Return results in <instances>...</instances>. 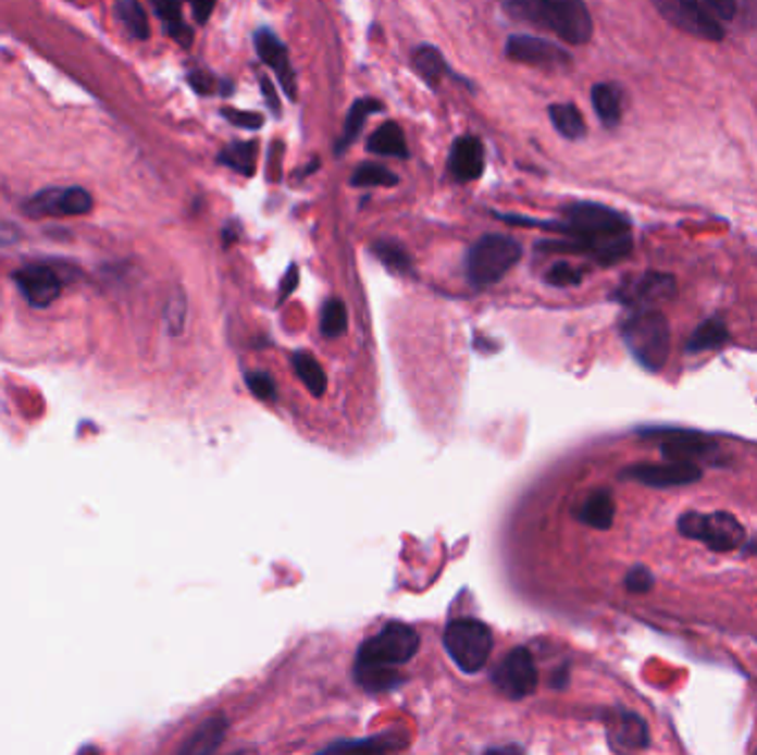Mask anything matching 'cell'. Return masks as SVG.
<instances>
[{"instance_id": "1", "label": "cell", "mask_w": 757, "mask_h": 755, "mask_svg": "<svg viewBox=\"0 0 757 755\" xmlns=\"http://www.w3.org/2000/svg\"><path fill=\"white\" fill-rule=\"evenodd\" d=\"M562 215L564 222L556 224V228L570 239L543 246L564 250V253L587 256L603 267L622 262L634 248L631 220L616 209L596 202H572L562 209Z\"/></svg>"}, {"instance_id": "2", "label": "cell", "mask_w": 757, "mask_h": 755, "mask_svg": "<svg viewBox=\"0 0 757 755\" xmlns=\"http://www.w3.org/2000/svg\"><path fill=\"white\" fill-rule=\"evenodd\" d=\"M500 8L517 23L551 32L570 45H587L594 34L585 0H500Z\"/></svg>"}, {"instance_id": "3", "label": "cell", "mask_w": 757, "mask_h": 755, "mask_svg": "<svg viewBox=\"0 0 757 755\" xmlns=\"http://www.w3.org/2000/svg\"><path fill=\"white\" fill-rule=\"evenodd\" d=\"M622 339L629 352L649 372H658L669 357V324L656 308L631 314L622 324Z\"/></svg>"}, {"instance_id": "4", "label": "cell", "mask_w": 757, "mask_h": 755, "mask_svg": "<svg viewBox=\"0 0 757 755\" xmlns=\"http://www.w3.org/2000/svg\"><path fill=\"white\" fill-rule=\"evenodd\" d=\"M523 256L521 244L510 235H483L468 250L466 271L468 280L476 288L492 286L508 275Z\"/></svg>"}, {"instance_id": "5", "label": "cell", "mask_w": 757, "mask_h": 755, "mask_svg": "<svg viewBox=\"0 0 757 755\" xmlns=\"http://www.w3.org/2000/svg\"><path fill=\"white\" fill-rule=\"evenodd\" d=\"M444 645L455 665L466 673H476L485 667L492 654V632L489 627L474 618H459L446 627Z\"/></svg>"}, {"instance_id": "6", "label": "cell", "mask_w": 757, "mask_h": 755, "mask_svg": "<svg viewBox=\"0 0 757 755\" xmlns=\"http://www.w3.org/2000/svg\"><path fill=\"white\" fill-rule=\"evenodd\" d=\"M419 649L417 629L406 622H390L365 641L357 654V667H397L408 663Z\"/></svg>"}, {"instance_id": "7", "label": "cell", "mask_w": 757, "mask_h": 755, "mask_svg": "<svg viewBox=\"0 0 757 755\" xmlns=\"http://www.w3.org/2000/svg\"><path fill=\"white\" fill-rule=\"evenodd\" d=\"M678 530L686 539L703 541L713 552H733L744 543L742 523L727 512H686L680 517Z\"/></svg>"}, {"instance_id": "8", "label": "cell", "mask_w": 757, "mask_h": 755, "mask_svg": "<svg viewBox=\"0 0 757 755\" xmlns=\"http://www.w3.org/2000/svg\"><path fill=\"white\" fill-rule=\"evenodd\" d=\"M654 5L667 23H671L684 34L713 42L724 38L722 21L703 3V0H654Z\"/></svg>"}, {"instance_id": "9", "label": "cell", "mask_w": 757, "mask_h": 755, "mask_svg": "<svg viewBox=\"0 0 757 755\" xmlns=\"http://www.w3.org/2000/svg\"><path fill=\"white\" fill-rule=\"evenodd\" d=\"M91 209L94 198L83 186H49L23 205L29 218H78Z\"/></svg>"}, {"instance_id": "10", "label": "cell", "mask_w": 757, "mask_h": 755, "mask_svg": "<svg viewBox=\"0 0 757 755\" xmlns=\"http://www.w3.org/2000/svg\"><path fill=\"white\" fill-rule=\"evenodd\" d=\"M675 277L669 273H654L647 271L643 275H634L620 284L616 290V299L634 310L656 308L665 301H669L675 295Z\"/></svg>"}, {"instance_id": "11", "label": "cell", "mask_w": 757, "mask_h": 755, "mask_svg": "<svg viewBox=\"0 0 757 755\" xmlns=\"http://www.w3.org/2000/svg\"><path fill=\"white\" fill-rule=\"evenodd\" d=\"M492 678L502 694L508 698H514V701H521V698H528L530 694H534V689L538 684L534 658L525 647H517L508 656H505L498 663Z\"/></svg>"}, {"instance_id": "12", "label": "cell", "mask_w": 757, "mask_h": 755, "mask_svg": "<svg viewBox=\"0 0 757 755\" xmlns=\"http://www.w3.org/2000/svg\"><path fill=\"white\" fill-rule=\"evenodd\" d=\"M622 479L638 481L649 487H680V485H691L698 483L703 479V470L693 461H669L667 463H638L626 468Z\"/></svg>"}, {"instance_id": "13", "label": "cell", "mask_w": 757, "mask_h": 755, "mask_svg": "<svg viewBox=\"0 0 757 755\" xmlns=\"http://www.w3.org/2000/svg\"><path fill=\"white\" fill-rule=\"evenodd\" d=\"M505 55L532 67H564L572 62V55L560 45L528 34L510 36V40L505 42Z\"/></svg>"}, {"instance_id": "14", "label": "cell", "mask_w": 757, "mask_h": 755, "mask_svg": "<svg viewBox=\"0 0 757 755\" xmlns=\"http://www.w3.org/2000/svg\"><path fill=\"white\" fill-rule=\"evenodd\" d=\"M14 284L32 308L51 306L65 288V282L51 264H29L18 269L14 273Z\"/></svg>"}, {"instance_id": "15", "label": "cell", "mask_w": 757, "mask_h": 755, "mask_svg": "<svg viewBox=\"0 0 757 755\" xmlns=\"http://www.w3.org/2000/svg\"><path fill=\"white\" fill-rule=\"evenodd\" d=\"M256 49L262 58L264 65L269 70H273V74L277 76L280 85L284 87V91L295 98L297 96V83H295V72L290 65V55L286 45L271 32V29H258L256 32Z\"/></svg>"}, {"instance_id": "16", "label": "cell", "mask_w": 757, "mask_h": 755, "mask_svg": "<svg viewBox=\"0 0 757 755\" xmlns=\"http://www.w3.org/2000/svg\"><path fill=\"white\" fill-rule=\"evenodd\" d=\"M448 169L455 180L459 182H472L483 175L485 169V149L483 143L476 136H461L455 140Z\"/></svg>"}, {"instance_id": "17", "label": "cell", "mask_w": 757, "mask_h": 755, "mask_svg": "<svg viewBox=\"0 0 757 755\" xmlns=\"http://www.w3.org/2000/svg\"><path fill=\"white\" fill-rule=\"evenodd\" d=\"M660 450L669 461H696L713 457V453H718V444L711 442V438H705L703 434L669 432Z\"/></svg>"}, {"instance_id": "18", "label": "cell", "mask_w": 757, "mask_h": 755, "mask_svg": "<svg viewBox=\"0 0 757 755\" xmlns=\"http://www.w3.org/2000/svg\"><path fill=\"white\" fill-rule=\"evenodd\" d=\"M622 100L624 94L613 83H598L592 87V104L598 120L607 129H616L622 120Z\"/></svg>"}, {"instance_id": "19", "label": "cell", "mask_w": 757, "mask_h": 755, "mask_svg": "<svg viewBox=\"0 0 757 755\" xmlns=\"http://www.w3.org/2000/svg\"><path fill=\"white\" fill-rule=\"evenodd\" d=\"M182 3L184 0H151V5L162 21L166 34L182 47H191L194 42V29L184 23L182 16Z\"/></svg>"}, {"instance_id": "20", "label": "cell", "mask_w": 757, "mask_h": 755, "mask_svg": "<svg viewBox=\"0 0 757 755\" xmlns=\"http://www.w3.org/2000/svg\"><path fill=\"white\" fill-rule=\"evenodd\" d=\"M616 517V503L613 496L607 490H598L590 494L583 503V508L579 512V519L596 530H609Z\"/></svg>"}, {"instance_id": "21", "label": "cell", "mask_w": 757, "mask_h": 755, "mask_svg": "<svg viewBox=\"0 0 757 755\" xmlns=\"http://www.w3.org/2000/svg\"><path fill=\"white\" fill-rule=\"evenodd\" d=\"M368 151L386 158H408V143L404 129L397 122H386L384 127H378L370 136Z\"/></svg>"}, {"instance_id": "22", "label": "cell", "mask_w": 757, "mask_h": 755, "mask_svg": "<svg viewBox=\"0 0 757 755\" xmlns=\"http://www.w3.org/2000/svg\"><path fill=\"white\" fill-rule=\"evenodd\" d=\"M226 729H228V725H226L224 718H209L202 727L196 729V733L191 738L184 742V746L179 751L186 753V755L213 753L222 744V740L226 735Z\"/></svg>"}, {"instance_id": "23", "label": "cell", "mask_w": 757, "mask_h": 755, "mask_svg": "<svg viewBox=\"0 0 757 755\" xmlns=\"http://www.w3.org/2000/svg\"><path fill=\"white\" fill-rule=\"evenodd\" d=\"M549 120L554 129L567 140H581L587 134L585 117L581 109L572 102H558L549 107Z\"/></svg>"}, {"instance_id": "24", "label": "cell", "mask_w": 757, "mask_h": 755, "mask_svg": "<svg viewBox=\"0 0 757 755\" xmlns=\"http://www.w3.org/2000/svg\"><path fill=\"white\" fill-rule=\"evenodd\" d=\"M376 111H382V102L374 100V98H359V100L350 107V111H348V115H346V122H344V136H342V140H339V145H337V153L346 151V149L357 140V136L361 134L363 122H365L372 113H376Z\"/></svg>"}, {"instance_id": "25", "label": "cell", "mask_w": 757, "mask_h": 755, "mask_svg": "<svg viewBox=\"0 0 757 755\" xmlns=\"http://www.w3.org/2000/svg\"><path fill=\"white\" fill-rule=\"evenodd\" d=\"M412 62H414L419 76L432 87H436L450 72L448 62L444 60V55H440V51L436 47H430V45L417 47L412 53Z\"/></svg>"}, {"instance_id": "26", "label": "cell", "mask_w": 757, "mask_h": 755, "mask_svg": "<svg viewBox=\"0 0 757 755\" xmlns=\"http://www.w3.org/2000/svg\"><path fill=\"white\" fill-rule=\"evenodd\" d=\"M727 342H729L727 324L720 318H711V320L703 322L696 331H693L691 339L686 342V350L688 352H705V350L720 348Z\"/></svg>"}, {"instance_id": "27", "label": "cell", "mask_w": 757, "mask_h": 755, "mask_svg": "<svg viewBox=\"0 0 757 755\" xmlns=\"http://www.w3.org/2000/svg\"><path fill=\"white\" fill-rule=\"evenodd\" d=\"M293 366H295L297 376L306 384L310 395L322 397L326 393V374H324L320 361L314 359L310 352H303V350L295 352L293 355Z\"/></svg>"}, {"instance_id": "28", "label": "cell", "mask_w": 757, "mask_h": 755, "mask_svg": "<svg viewBox=\"0 0 757 755\" xmlns=\"http://www.w3.org/2000/svg\"><path fill=\"white\" fill-rule=\"evenodd\" d=\"M256 158H258V145L256 143H233L226 149L220 151L218 162L222 166H228L237 171L239 175L250 177L256 173Z\"/></svg>"}, {"instance_id": "29", "label": "cell", "mask_w": 757, "mask_h": 755, "mask_svg": "<svg viewBox=\"0 0 757 755\" xmlns=\"http://www.w3.org/2000/svg\"><path fill=\"white\" fill-rule=\"evenodd\" d=\"M117 14H120L124 29L129 32L134 38H138V40L149 38L151 29H149V21H147V14L140 5V0H120Z\"/></svg>"}, {"instance_id": "30", "label": "cell", "mask_w": 757, "mask_h": 755, "mask_svg": "<svg viewBox=\"0 0 757 755\" xmlns=\"http://www.w3.org/2000/svg\"><path fill=\"white\" fill-rule=\"evenodd\" d=\"M616 738L626 748H643L647 746V727L638 716L622 714L618 720Z\"/></svg>"}, {"instance_id": "31", "label": "cell", "mask_w": 757, "mask_h": 755, "mask_svg": "<svg viewBox=\"0 0 757 755\" xmlns=\"http://www.w3.org/2000/svg\"><path fill=\"white\" fill-rule=\"evenodd\" d=\"M348 329V312L344 301L328 299L322 310V335L328 339H337Z\"/></svg>"}, {"instance_id": "32", "label": "cell", "mask_w": 757, "mask_h": 755, "mask_svg": "<svg viewBox=\"0 0 757 755\" xmlns=\"http://www.w3.org/2000/svg\"><path fill=\"white\" fill-rule=\"evenodd\" d=\"M374 256L382 260L390 271H397V273H406L410 271V256L406 253V248L397 242H390V239H382V242H376L374 244Z\"/></svg>"}, {"instance_id": "33", "label": "cell", "mask_w": 757, "mask_h": 755, "mask_svg": "<svg viewBox=\"0 0 757 755\" xmlns=\"http://www.w3.org/2000/svg\"><path fill=\"white\" fill-rule=\"evenodd\" d=\"M397 182L399 177L382 164H361L350 180L352 186H395Z\"/></svg>"}, {"instance_id": "34", "label": "cell", "mask_w": 757, "mask_h": 755, "mask_svg": "<svg viewBox=\"0 0 757 755\" xmlns=\"http://www.w3.org/2000/svg\"><path fill=\"white\" fill-rule=\"evenodd\" d=\"M583 280V271L572 267V264H567V262H560V264H554L547 275H545V282L551 284V286H576L581 284Z\"/></svg>"}, {"instance_id": "35", "label": "cell", "mask_w": 757, "mask_h": 755, "mask_svg": "<svg viewBox=\"0 0 757 755\" xmlns=\"http://www.w3.org/2000/svg\"><path fill=\"white\" fill-rule=\"evenodd\" d=\"M246 384H248L250 393L256 395L258 399H262V401H271V399L277 397L273 376L266 374V372H248L246 374Z\"/></svg>"}, {"instance_id": "36", "label": "cell", "mask_w": 757, "mask_h": 755, "mask_svg": "<svg viewBox=\"0 0 757 755\" xmlns=\"http://www.w3.org/2000/svg\"><path fill=\"white\" fill-rule=\"evenodd\" d=\"M222 115L235 124L239 129H262L264 127V115L256 113V111H241V109H222Z\"/></svg>"}, {"instance_id": "37", "label": "cell", "mask_w": 757, "mask_h": 755, "mask_svg": "<svg viewBox=\"0 0 757 755\" xmlns=\"http://www.w3.org/2000/svg\"><path fill=\"white\" fill-rule=\"evenodd\" d=\"M184 320H186V299L182 293H175L166 304V324H169L171 335L182 333Z\"/></svg>"}, {"instance_id": "38", "label": "cell", "mask_w": 757, "mask_h": 755, "mask_svg": "<svg viewBox=\"0 0 757 755\" xmlns=\"http://www.w3.org/2000/svg\"><path fill=\"white\" fill-rule=\"evenodd\" d=\"M188 85H191L198 94H204V96H209V94H231V85L228 83H218L211 74H207V72H194V74H188Z\"/></svg>"}, {"instance_id": "39", "label": "cell", "mask_w": 757, "mask_h": 755, "mask_svg": "<svg viewBox=\"0 0 757 755\" xmlns=\"http://www.w3.org/2000/svg\"><path fill=\"white\" fill-rule=\"evenodd\" d=\"M624 585L631 594H647L654 587V574L647 568H643V565H636V568L626 574Z\"/></svg>"}, {"instance_id": "40", "label": "cell", "mask_w": 757, "mask_h": 755, "mask_svg": "<svg viewBox=\"0 0 757 755\" xmlns=\"http://www.w3.org/2000/svg\"><path fill=\"white\" fill-rule=\"evenodd\" d=\"M703 3L720 18V21H733L737 14V0H703Z\"/></svg>"}, {"instance_id": "41", "label": "cell", "mask_w": 757, "mask_h": 755, "mask_svg": "<svg viewBox=\"0 0 757 755\" xmlns=\"http://www.w3.org/2000/svg\"><path fill=\"white\" fill-rule=\"evenodd\" d=\"M188 3H191V10H194L196 21H198L200 25H204V23L211 18L218 0H188Z\"/></svg>"}, {"instance_id": "42", "label": "cell", "mask_w": 757, "mask_h": 755, "mask_svg": "<svg viewBox=\"0 0 757 755\" xmlns=\"http://www.w3.org/2000/svg\"><path fill=\"white\" fill-rule=\"evenodd\" d=\"M260 85H262V96H264L266 104L273 109V113H275V115H280L282 104H280V98H277L275 85H273V83H271L266 76H262V78H260Z\"/></svg>"}, {"instance_id": "43", "label": "cell", "mask_w": 757, "mask_h": 755, "mask_svg": "<svg viewBox=\"0 0 757 755\" xmlns=\"http://www.w3.org/2000/svg\"><path fill=\"white\" fill-rule=\"evenodd\" d=\"M295 286H297V267H290V271L286 273V280H284V286H282V299H284L290 290H295Z\"/></svg>"}, {"instance_id": "44", "label": "cell", "mask_w": 757, "mask_h": 755, "mask_svg": "<svg viewBox=\"0 0 757 755\" xmlns=\"http://www.w3.org/2000/svg\"><path fill=\"white\" fill-rule=\"evenodd\" d=\"M12 239H14V231L0 224V244H10Z\"/></svg>"}]
</instances>
